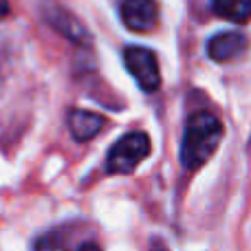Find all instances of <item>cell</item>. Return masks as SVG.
Returning a JSON list of instances; mask_svg holds the SVG:
<instances>
[{"instance_id": "6da1fadb", "label": "cell", "mask_w": 251, "mask_h": 251, "mask_svg": "<svg viewBox=\"0 0 251 251\" xmlns=\"http://www.w3.org/2000/svg\"><path fill=\"white\" fill-rule=\"evenodd\" d=\"M223 139V126L212 113H194L185 124V137L181 148V163L190 172L203 168L214 156Z\"/></svg>"}, {"instance_id": "277c9868", "label": "cell", "mask_w": 251, "mask_h": 251, "mask_svg": "<svg viewBox=\"0 0 251 251\" xmlns=\"http://www.w3.org/2000/svg\"><path fill=\"white\" fill-rule=\"evenodd\" d=\"M122 22L130 31L148 33L159 25V4L156 0H124L122 2Z\"/></svg>"}, {"instance_id": "7a4b0ae2", "label": "cell", "mask_w": 251, "mask_h": 251, "mask_svg": "<svg viewBox=\"0 0 251 251\" xmlns=\"http://www.w3.org/2000/svg\"><path fill=\"white\" fill-rule=\"evenodd\" d=\"M150 154V137L146 132L124 134L106 156V170L110 174H130Z\"/></svg>"}, {"instance_id": "3957f363", "label": "cell", "mask_w": 251, "mask_h": 251, "mask_svg": "<svg viewBox=\"0 0 251 251\" xmlns=\"http://www.w3.org/2000/svg\"><path fill=\"white\" fill-rule=\"evenodd\" d=\"M124 64L146 93H154L161 86V71L156 55L146 47H126L124 49Z\"/></svg>"}, {"instance_id": "30bf717a", "label": "cell", "mask_w": 251, "mask_h": 251, "mask_svg": "<svg viewBox=\"0 0 251 251\" xmlns=\"http://www.w3.org/2000/svg\"><path fill=\"white\" fill-rule=\"evenodd\" d=\"M9 11H11V4H9V0H0V20H2V18H7Z\"/></svg>"}, {"instance_id": "52a82bcc", "label": "cell", "mask_w": 251, "mask_h": 251, "mask_svg": "<svg viewBox=\"0 0 251 251\" xmlns=\"http://www.w3.org/2000/svg\"><path fill=\"white\" fill-rule=\"evenodd\" d=\"M47 20L51 22L62 35L71 38L73 42H86L88 31L84 29L69 11H64V9H60V7H51V9H47Z\"/></svg>"}, {"instance_id": "5b68a950", "label": "cell", "mask_w": 251, "mask_h": 251, "mask_svg": "<svg viewBox=\"0 0 251 251\" xmlns=\"http://www.w3.org/2000/svg\"><path fill=\"white\" fill-rule=\"evenodd\" d=\"M249 47V40L240 31H221L207 42V55L214 62H229L243 55Z\"/></svg>"}, {"instance_id": "ba28073f", "label": "cell", "mask_w": 251, "mask_h": 251, "mask_svg": "<svg viewBox=\"0 0 251 251\" xmlns=\"http://www.w3.org/2000/svg\"><path fill=\"white\" fill-rule=\"evenodd\" d=\"M212 11L231 22H249L251 0H212Z\"/></svg>"}, {"instance_id": "9c48e42d", "label": "cell", "mask_w": 251, "mask_h": 251, "mask_svg": "<svg viewBox=\"0 0 251 251\" xmlns=\"http://www.w3.org/2000/svg\"><path fill=\"white\" fill-rule=\"evenodd\" d=\"M33 251H75V249H69L66 236L62 231H49V234L40 236L35 240Z\"/></svg>"}, {"instance_id": "8992f818", "label": "cell", "mask_w": 251, "mask_h": 251, "mask_svg": "<svg viewBox=\"0 0 251 251\" xmlns=\"http://www.w3.org/2000/svg\"><path fill=\"white\" fill-rule=\"evenodd\" d=\"M106 119L97 113H91V110L75 108L69 113V130L73 134V139H77V141H88L95 134H100Z\"/></svg>"}]
</instances>
